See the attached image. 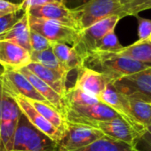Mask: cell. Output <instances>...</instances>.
Here are the masks:
<instances>
[{
    "mask_svg": "<svg viewBox=\"0 0 151 151\" xmlns=\"http://www.w3.org/2000/svg\"><path fill=\"white\" fill-rule=\"evenodd\" d=\"M105 136L100 130L79 124L67 122L62 138L56 143L55 151H74Z\"/></svg>",
    "mask_w": 151,
    "mask_h": 151,
    "instance_id": "cell-5",
    "label": "cell"
},
{
    "mask_svg": "<svg viewBox=\"0 0 151 151\" xmlns=\"http://www.w3.org/2000/svg\"><path fill=\"white\" fill-rule=\"evenodd\" d=\"M67 122L86 124L94 121H107L116 118L119 115L102 102L93 105H64L62 112Z\"/></svg>",
    "mask_w": 151,
    "mask_h": 151,
    "instance_id": "cell-6",
    "label": "cell"
},
{
    "mask_svg": "<svg viewBox=\"0 0 151 151\" xmlns=\"http://www.w3.org/2000/svg\"><path fill=\"white\" fill-rule=\"evenodd\" d=\"M112 84L125 98L151 103V68L126 76Z\"/></svg>",
    "mask_w": 151,
    "mask_h": 151,
    "instance_id": "cell-4",
    "label": "cell"
},
{
    "mask_svg": "<svg viewBox=\"0 0 151 151\" xmlns=\"http://www.w3.org/2000/svg\"><path fill=\"white\" fill-rule=\"evenodd\" d=\"M75 11L78 16L80 30L112 15H118L122 18L119 0H90Z\"/></svg>",
    "mask_w": 151,
    "mask_h": 151,
    "instance_id": "cell-7",
    "label": "cell"
},
{
    "mask_svg": "<svg viewBox=\"0 0 151 151\" xmlns=\"http://www.w3.org/2000/svg\"><path fill=\"white\" fill-rule=\"evenodd\" d=\"M98 99L101 102L106 104L113 110H115L119 115V116L124 119L127 123H129L134 128V130L139 133V135L142 133V132L135 124L130 115L127 99L116 91L112 83H109L106 86V88L101 93Z\"/></svg>",
    "mask_w": 151,
    "mask_h": 151,
    "instance_id": "cell-15",
    "label": "cell"
},
{
    "mask_svg": "<svg viewBox=\"0 0 151 151\" xmlns=\"http://www.w3.org/2000/svg\"><path fill=\"white\" fill-rule=\"evenodd\" d=\"M8 95L14 100L21 112L36 129L43 132L45 135H46L48 138H50L56 143L62 138L63 133L59 131L55 126H53L51 123H49L44 116H42L26 98L15 94Z\"/></svg>",
    "mask_w": 151,
    "mask_h": 151,
    "instance_id": "cell-13",
    "label": "cell"
},
{
    "mask_svg": "<svg viewBox=\"0 0 151 151\" xmlns=\"http://www.w3.org/2000/svg\"><path fill=\"white\" fill-rule=\"evenodd\" d=\"M25 68H27L33 74H35L37 78H39L42 81L48 85L61 97L64 95L65 92L67 91L66 81L68 76L45 68V66L37 62H30Z\"/></svg>",
    "mask_w": 151,
    "mask_h": 151,
    "instance_id": "cell-17",
    "label": "cell"
},
{
    "mask_svg": "<svg viewBox=\"0 0 151 151\" xmlns=\"http://www.w3.org/2000/svg\"><path fill=\"white\" fill-rule=\"evenodd\" d=\"M116 53L151 66V42L149 39L143 41L138 40L128 46H124Z\"/></svg>",
    "mask_w": 151,
    "mask_h": 151,
    "instance_id": "cell-22",
    "label": "cell"
},
{
    "mask_svg": "<svg viewBox=\"0 0 151 151\" xmlns=\"http://www.w3.org/2000/svg\"><path fill=\"white\" fill-rule=\"evenodd\" d=\"M51 4H63V0H23L22 3V10L28 11L33 7H38Z\"/></svg>",
    "mask_w": 151,
    "mask_h": 151,
    "instance_id": "cell-32",
    "label": "cell"
},
{
    "mask_svg": "<svg viewBox=\"0 0 151 151\" xmlns=\"http://www.w3.org/2000/svg\"><path fill=\"white\" fill-rule=\"evenodd\" d=\"M121 19L122 18L118 15H112L78 31V37L72 47L81 57V59L84 60L94 50L97 43L105 35L115 30L116 26Z\"/></svg>",
    "mask_w": 151,
    "mask_h": 151,
    "instance_id": "cell-3",
    "label": "cell"
},
{
    "mask_svg": "<svg viewBox=\"0 0 151 151\" xmlns=\"http://www.w3.org/2000/svg\"><path fill=\"white\" fill-rule=\"evenodd\" d=\"M126 99L130 115L135 124L143 132L151 123V103L139 100Z\"/></svg>",
    "mask_w": 151,
    "mask_h": 151,
    "instance_id": "cell-21",
    "label": "cell"
},
{
    "mask_svg": "<svg viewBox=\"0 0 151 151\" xmlns=\"http://www.w3.org/2000/svg\"><path fill=\"white\" fill-rule=\"evenodd\" d=\"M30 62L28 50L10 41H0V66L4 69H20Z\"/></svg>",
    "mask_w": 151,
    "mask_h": 151,
    "instance_id": "cell-14",
    "label": "cell"
},
{
    "mask_svg": "<svg viewBox=\"0 0 151 151\" xmlns=\"http://www.w3.org/2000/svg\"><path fill=\"white\" fill-rule=\"evenodd\" d=\"M29 15L56 22L77 31H80L79 20L75 10L68 9L63 4H51L33 7L27 11Z\"/></svg>",
    "mask_w": 151,
    "mask_h": 151,
    "instance_id": "cell-11",
    "label": "cell"
},
{
    "mask_svg": "<svg viewBox=\"0 0 151 151\" xmlns=\"http://www.w3.org/2000/svg\"><path fill=\"white\" fill-rule=\"evenodd\" d=\"M30 60H31V62L39 63L45 66V68L55 70L63 75L68 76V74L69 73V71L57 59V57L52 52V47L47 50L41 51V52H31Z\"/></svg>",
    "mask_w": 151,
    "mask_h": 151,
    "instance_id": "cell-25",
    "label": "cell"
},
{
    "mask_svg": "<svg viewBox=\"0 0 151 151\" xmlns=\"http://www.w3.org/2000/svg\"><path fill=\"white\" fill-rule=\"evenodd\" d=\"M132 151H136V150H134V149H133V148H132Z\"/></svg>",
    "mask_w": 151,
    "mask_h": 151,
    "instance_id": "cell-40",
    "label": "cell"
},
{
    "mask_svg": "<svg viewBox=\"0 0 151 151\" xmlns=\"http://www.w3.org/2000/svg\"><path fill=\"white\" fill-rule=\"evenodd\" d=\"M5 1H8V2L14 3V4H21L19 0H5Z\"/></svg>",
    "mask_w": 151,
    "mask_h": 151,
    "instance_id": "cell-37",
    "label": "cell"
},
{
    "mask_svg": "<svg viewBox=\"0 0 151 151\" xmlns=\"http://www.w3.org/2000/svg\"><path fill=\"white\" fill-rule=\"evenodd\" d=\"M29 13L26 11L21 19L9 29L0 34V41H10L25 48L29 52H31L29 43Z\"/></svg>",
    "mask_w": 151,
    "mask_h": 151,
    "instance_id": "cell-18",
    "label": "cell"
},
{
    "mask_svg": "<svg viewBox=\"0 0 151 151\" xmlns=\"http://www.w3.org/2000/svg\"><path fill=\"white\" fill-rule=\"evenodd\" d=\"M19 1H20V3L22 4V1H23V0H19Z\"/></svg>",
    "mask_w": 151,
    "mask_h": 151,
    "instance_id": "cell-38",
    "label": "cell"
},
{
    "mask_svg": "<svg viewBox=\"0 0 151 151\" xmlns=\"http://www.w3.org/2000/svg\"><path fill=\"white\" fill-rule=\"evenodd\" d=\"M0 78L4 93L10 95H19L28 100L48 103L19 69H3L0 73Z\"/></svg>",
    "mask_w": 151,
    "mask_h": 151,
    "instance_id": "cell-10",
    "label": "cell"
},
{
    "mask_svg": "<svg viewBox=\"0 0 151 151\" xmlns=\"http://www.w3.org/2000/svg\"><path fill=\"white\" fill-rule=\"evenodd\" d=\"M25 12L26 11L24 10H20L18 12L7 14L0 18V34L4 33L12 26H14L21 19V17L24 14Z\"/></svg>",
    "mask_w": 151,
    "mask_h": 151,
    "instance_id": "cell-30",
    "label": "cell"
},
{
    "mask_svg": "<svg viewBox=\"0 0 151 151\" xmlns=\"http://www.w3.org/2000/svg\"><path fill=\"white\" fill-rule=\"evenodd\" d=\"M20 10H22V4H14L5 0H0V18Z\"/></svg>",
    "mask_w": 151,
    "mask_h": 151,
    "instance_id": "cell-33",
    "label": "cell"
},
{
    "mask_svg": "<svg viewBox=\"0 0 151 151\" xmlns=\"http://www.w3.org/2000/svg\"><path fill=\"white\" fill-rule=\"evenodd\" d=\"M19 71L31 83L33 87L38 92L41 96H43L46 100V101L50 105L53 106L60 112H63V101L62 97L59 93L52 90L48 85H46L44 81L37 78L35 74H33L27 68H22L19 69Z\"/></svg>",
    "mask_w": 151,
    "mask_h": 151,
    "instance_id": "cell-19",
    "label": "cell"
},
{
    "mask_svg": "<svg viewBox=\"0 0 151 151\" xmlns=\"http://www.w3.org/2000/svg\"><path fill=\"white\" fill-rule=\"evenodd\" d=\"M149 40H150V42H151V35H150V37H149Z\"/></svg>",
    "mask_w": 151,
    "mask_h": 151,
    "instance_id": "cell-39",
    "label": "cell"
},
{
    "mask_svg": "<svg viewBox=\"0 0 151 151\" xmlns=\"http://www.w3.org/2000/svg\"><path fill=\"white\" fill-rule=\"evenodd\" d=\"M28 101L42 116H44L49 123H51L53 126H55L59 131L64 133L67 126V121L61 112H60L57 109H55L53 106L50 105L49 103L37 101L33 100H28Z\"/></svg>",
    "mask_w": 151,
    "mask_h": 151,
    "instance_id": "cell-23",
    "label": "cell"
},
{
    "mask_svg": "<svg viewBox=\"0 0 151 151\" xmlns=\"http://www.w3.org/2000/svg\"><path fill=\"white\" fill-rule=\"evenodd\" d=\"M138 22V37L139 41L147 40L151 35V20L140 17L139 15L135 16Z\"/></svg>",
    "mask_w": 151,
    "mask_h": 151,
    "instance_id": "cell-31",
    "label": "cell"
},
{
    "mask_svg": "<svg viewBox=\"0 0 151 151\" xmlns=\"http://www.w3.org/2000/svg\"><path fill=\"white\" fill-rule=\"evenodd\" d=\"M132 148L136 151H151V123L134 140Z\"/></svg>",
    "mask_w": 151,
    "mask_h": 151,
    "instance_id": "cell-29",
    "label": "cell"
},
{
    "mask_svg": "<svg viewBox=\"0 0 151 151\" xmlns=\"http://www.w3.org/2000/svg\"><path fill=\"white\" fill-rule=\"evenodd\" d=\"M132 146L127 143L113 139L108 136L97 139L96 141L74 151H132Z\"/></svg>",
    "mask_w": 151,
    "mask_h": 151,
    "instance_id": "cell-24",
    "label": "cell"
},
{
    "mask_svg": "<svg viewBox=\"0 0 151 151\" xmlns=\"http://www.w3.org/2000/svg\"><path fill=\"white\" fill-rule=\"evenodd\" d=\"M1 73V71H0ZM2 99H3V87H2V82L0 78V125H1V114H2Z\"/></svg>",
    "mask_w": 151,
    "mask_h": 151,
    "instance_id": "cell-35",
    "label": "cell"
},
{
    "mask_svg": "<svg viewBox=\"0 0 151 151\" xmlns=\"http://www.w3.org/2000/svg\"><path fill=\"white\" fill-rule=\"evenodd\" d=\"M89 1L90 0H63V5L68 9L75 10L83 6Z\"/></svg>",
    "mask_w": 151,
    "mask_h": 151,
    "instance_id": "cell-34",
    "label": "cell"
},
{
    "mask_svg": "<svg viewBox=\"0 0 151 151\" xmlns=\"http://www.w3.org/2000/svg\"><path fill=\"white\" fill-rule=\"evenodd\" d=\"M52 49L60 62L70 72L83 68V60L72 46L61 43H52Z\"/></svg>",
    "mask_w": 151,
    "mask_h": 151,
    "instance_id": "cell-20",
    "label": "cell"
},
{
    "mask_svg": "<svg viewBox=\"0 0 151 151\" xmlns=\"http://www.w3.org/2000/svg\"><path fill=\"white\" fill-rule=\"evenodd\" d=\"M63 106L64 105H72V106H78V105H93L100 102L98 98L92 96L81 89L71 86L67 88L64 95L62 96Z\"/></svg>",
    "mask_w": 151,
    "mask_h": 151,
    "instance_id": "cell-26",
    "label": "cell"
},
{
    "mask_svg": "<svg viewBox=\"0 0 151 151\" xmlns=\"http://www.w3.org/2000/svg\"><path fill=\"white\" fill-rule=\"evenodd\" d=\"M84 125L98 129L105 136L132 146L134 140L139 136V133L136 132L134 128L121 116L107 121L90 122Z\"/></svg>",
    "mask_w": 151,
    "mask_h": 151,
    "instance_id": "cell-12",
    "label": "cell"
},
{
    "mask_svg": "<svg viewBox=\"0 0 151 151\" xmlns=\"http://www.w3.org/2000/svg\"><path fill=\"white\" fill-rule=\"evenodd\" d=\"M120 1V5H124V4H128L132 1H134V0H119Z\"/></svg>",
    "mask_w": 151,
    "mask_h": 151,
    "instance_id": "cell-36",
    "label": "cell"
},
{
    "mask_svg": "<svg viewBox=\"0 0 151 151\" xmlns=\"http://www.w3.org/2000/svg\"><path fill=\"white\" fill-rule=\"evenodd\" d=\"M83 68L98 72L111 83L151 66L122 56L116 52H92L83 60Z\"/></svg>",
    "mask_w": 151,
    "mask_h": 151,
    "instance_id": "cell-1",
    "label": "cell"
},
{
    "mask_svg": "<svg viewBox=\"0 0 151 151\" xmlns=\"http://www.w3.org/2000/svg\"><path fill=\"white\" fill-rule=\"evenodd\" d=\"M115 30L105 35L96 45L93 52H118L123 49ZM91 53V52H90Z\"/></svg>",
    "mask_w": 151,
    "mask_h": 151,
    "instance_id": "cell-27",
    "label": "cell"
},
{
    "mask_svg": "<svg viewBox=\"0 0 151 151\" xmlns=\"http://www.w3.org/2000/svg\"><path fill=\"white\" fill-rule=\"evenodd\" d=\"M78 74L74 86L96 98H98L106 86L111 83L103 75L86 68H80L78 71Z\"/></svg>",
    "mask_w": 151,
    "mask_h": 151,
    "instance_id": "cell-16",
    "label": "cell"
},
{
    "mask_svg": "<svg viewBox=\"0 0 151 151\" xmlns=\"http://www.w3.org/2000/svg\"><path fill=\"white\" fill-rule=\"evenodd\" d=\"M29 43H30L31 52L45 51L51 48L52 45V43L51 41H49L44 36L32 29H30V33H29Z\"/></svg>",
    "mask_w": 151,
    "mask_h": 151,
    "instance_id": "cell-28",
    "label": "cell"
},
{
    "mask_svg": "<svg viewBox=\"0 0 151 151\" xmlns=\"http://www.w3.org/2000/svg\"><path fill=\"white\" fill-rule=\"evenodd\" d=\"M22 112L14 100L3 92L1 125H0V151H12L14 134Z\"/></svg>",
    "mask_w": 151,
    "mask_h": 151,
    "instance_id": "cell-8",
    "label": "cell"
},
{
    "mask_svg": "<svg viewBox=\"0 0 151 151\" xmlns=\"http://www.w3.org/2000/svg\"><path fill=\"white\" fill-rule=\"evenodd\" d=\"M30 29L41 34L52 43H61L71 46L78 37V31L53 21L34 17L29 14Z\"/></svg>",
    "mask_w": 151,
    "mask_h": 151,
    "instance_id": "cell-9",
    "label": "cell"
},
{
    "mask_svg": "<svg viewBox=\"0 0 151 151\" xmlns=\"http://www.w3.org/2000/svg\"><path fill=\"white\" fill-rule=\"evenodd\" d=\"M56 142L36 129L22 113L12 151H55Z\"/></svg>",
    "mask_w": 151,
    "mask_h": 151,
    "instance_id": "cell-2",
    "label": "cell"
}]
</instances>
